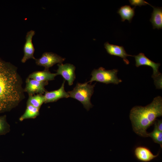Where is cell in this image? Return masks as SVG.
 I'll return each instance as SVG.
<instances>
[{
  "mask_svg": "<svg viewBox=\"0 0 162 162\" xmlns=\"http://www.w3.org/2000/svg\"><path fill=\"white\" fill-rule=\"evenodd\" d=\"M22 84L16 68L0 58V113L10 111L22 100Z\"/></svg>",
  "mask_w": 162,
  "mask_h": 162,
  "instance_id": "6da1fadb",
  "label": "cell"
},
{
  "mask_svg": "<svg viewBox=\"0 0 162 162\" xmlns=\"http://www.w3.org/2000/svg\"><path fill=\"white\" fill-rule=\"evenodd\" d=\"M162 116V98L158 96L146 106L134 107L129 117L134 132L140 136L147 137V129L154 124L158 117Z\"/></svg>",
  "mask_w": 162,
  "mask_h": 162,
  "instance_id": "7a4b0ae2",
  "label": "cell"
},
{
  "mask_svg": "<svg viewBox=\"0 0 162 162\" xmlns=\"http://www.w3.org/2000/svg\"><path fill=\"white\" fill-rule=\"evenodd\" d=\"M95 84L92 85L88 82L83 83H78L73 89L68 93L69 97L80 101L87 110L93 105L91 102V98L94 92Z\"/></svg>",
  "mask_w": 162,
  "mask_h": 162,
  "instance_id": "3957f363",
  "label": "cell"
},
{
  "mask_svg": "<svg viewBox=\"0 0 162 162\" xmlns=\"http://www.w3.org/2000/svg\"><path fill=\"white\" fill-rule=\"evenodd\" d=\"M118 71L117 69L107 70L103 67L94 69L91 73L92 76L90 80L87 82L91 83L96 81L106 84H118L122 81L117 76Z\"/></svg>",
  "mask_w": 162,
  "mask_h": 162,
  "instance_id": "277c9868",
  "label": "cell"
},
{
  "mask_svg": "<svg viewBox=\"0 0 162 162\" xmlns=\"http://www.w3.org/2000/svg\"><path fill=\"white\" fill-rule=\"evenodd\" d=\"M136 61V66L138 67L141 66L146 65L152 67L153 70V73L152 77L154 82L162 79V74L158 69L160 64L156 63L147 57L142 53H140L136 56H133Z\"/></svg>",
  "mask_w": 162,
  "mask_h": 162,
  "instance_id": "5b68a950",
  "label": "cell"
},
{
  "mask_svg": "<svg viewBox=\"0 0 162 162\" xmlns=\"http://www.w3.org/2000/svg\"><path fill=\"white\" fill-rule=\"evenodd\" d=\"M65 60L56 54L52 52H45L41 57L35 59L36 64L39 66L44 67L45 69L49 70L50 68L52 67L56 63L62 64Z\"/></svg>",
  "mask_w": 162,
  "mask_h": 162,
  "instance_id": "8992f818",
  "label": "cell"
},
{
  "mask_svg": "<svg viewBox=\"0 0 162 162\" xmlns=\"http://www.w3.org/2000/svg\"><path fill=\"white\" fill-rule=\"evenodd\" d=\"M48 84V81L40 82L28 77L24 91L27 92L29 96L36 93L42 94L46 91L45 86Z\"/></svg>",
  "mask_w": 162,
  "mask_h": 162,
  "instance_id": "52a82bcc",
  "label": "cell"
},
{
  "mask_svg": "<svg viewBox=\"0 0 162 162\" xmlns=\"http://www.w3.org/2000/svg\"><path fill=\"white\" fill-rule=\"evenodd\" d=\"M58 68L56 73L57 75H62L68 81L69 86L72 85L75 79V66L70 64H58Z\"/></svg>",
  "mask_w": 162,
  "mask_h": 162,
  "instance_id": "ba28073f",
  "label": "cell"
},
{
  "mask_svg": "<svg viewBox=\"0 0 162 162\" xmlns=\"http://www.w3.org/2000/svg\"><path fill=\"white\" fill-rule=\"evenodd\" d=\"M35 34L32 30L28 32L26 37V42L23 47L24 55L21 60L22 63H25L28 60L32 58L35 59L34 56L35 49L32 42V39Z\"/></svg>",
  "mask_w": 162,
  "mask_h": 162,
  "instance_id": "9c48e42d",
  "label": "cell"
},
{
  "mask_svg": "<svg viewBox=\"0 0 162 162\" xmlns=\"http://www.w3.org/2000/svg\"><path fill=\"white\" fill-rule=\"evenodd\" d=\"M104 45L109 54L122 58L126 64L129 63V62L127 57L128 56H133L127 54L123 46L110 44L108 42L105 43Z\"/></svg>",
  "mask_w": 162,
  "mask_h": 162,
  "instance_id": "30bf717a",
  "label": "cell"
},
{
  "mask_svg": "<svg viewBox=\"0 0 162 162\" xmlns=\"http://www.w3.org/2000/svg\"><path fill=\"white\" fill-rule=\"evenodd\" d=\"M64 83L65 81H64L60 88L58 90L50 92L46 91L44 95V103L53 102L62 98L69 97L68 94L64 90Z\"/></svg>",
  "mask_w": 162,
  "mask_h": 162,
  "instance_id": "8fae6325",
  "label": "cell"
},
{
  "mask_svg": "<svg viewBox=\"0 0 162 162\" xmlns=\"http://www.w3.org/2000/svg\"><path fill=\"white\" fill-rule=\"evenodd\" d=\"M134 153L136 158L143 162L150 161L158 156L159 153L154 155L149 148L143 146L137 147L135 149Z\"/></svg>",
  "mask_w": 162,
  "mask_h": 162,
  "instance_id": "7c38bea8",
  "label": "cell"
},
{
  "mask_svg": "<svg viewBox=\"0 0 162 162\" xmlns=\"http://www.w3.org/2000/svg\"><path fill=\"white\" fill-rule=\"evenodd\" d=\"M57 75L56 73H52L49 70L45 69L43 71L33 72L28 78L40 82L48 81L54 80Z\"/></svg>",
  "mask_w": 162,
  "mask_h": 162,
  "instance_id": "4fadbf2b",
  "label": "cell"
},
{
  "mask_svg": "<svg viewBox=\"0 0 162 162\" xmlns=\"http://www.w3.org/2000/svg\"><path fill=\"white\" fill-rule=\"evenodd\" d=\"M153 8L150 21L151 22L153 28L158 29L162 28V8L155 7L151 5Z\"/></svg>",
  "mask_w": 162,
  "mask_h": 162,
  "instance_id": "5bb4252c",
  "label": "cell"
},
{
  "mask_svg": "<svg viewBox=\"0 0 162 162\" xmlns=\"http://www.w3.org/2000/svg\"><path fill=\"white\" fill-rule=\"evenodd\" d=\"M135 7L132 8L129 5H125L119 9L117 13L121 16L122 21L124 22L127 20L130 22L135 15Z\"/></svg>",
  "mask_w": 162,
  "mask_h": 162,
  "instance_id": "9a60e30c",
  "label": "cell"
},
{
  "mask_svg": "<svg viewBox=\"0 0 162 162\" xmlns=\"http://www.w3.org/2000/svg\"><path fill=\"white\" fill-rule=\"evenodd\" d=\"M39 110L30 105L27 104L25 112L19 118V121H22L26 119L36 118L39 115Z\"/></svg>",
  "mask_w": 162,
  "mask_h": 162,
  "instance_id": "2e32d148",
  "label": "cell"
},
{
  "mask_svg": "<svg viewBox=\"0 0 162 162\" xmlns=\"http://www.w3.org/2000/svg\"><path fill=\"white\" fill-rule=\"evenodd\" d=\"M44 103V98L42 94L29 96L27 104L30 105L40 109L43 103Z\"/></svg>",
  "mask_w": 162,
  "mask_h": 162,
  "instance_id": "e0dca14e",
  "label": "cell"
},
{
  "mask_svg": "<svg viewBox=\"0 0 162 162\" xmlns=\"http://www.w3.org/2000/svg\"><path fill=\"white\" fill-rule=\"evenodd\" d=\"M148 137H151L154 142L159 144L162 148V132L157 129L155 126L152 131L148 133Z\"/></svg>",
  "mask_w": 162,
  "mask_h": 162,
  "instance_id": "ac0fdd59",
  "label": "cell"
},
{
  "mask_svg": "<svg viewBox=\"0 0 162 162\" xmlns=\"http://www.w3.org/2000/svg\"><path fill=\"white\" fill-rule=\"evenodd\" d=\"M5 115L0 116V136L5 135L10 131V126Z\"/></svg>",
  "mask_w": 162,
  "mask_h": 162,
  "instance_id": "d6986e66",
  "label": "cell"
},
{
  "mask_svg": "<svg viewBox=\"0 0 162 162\" xmlns=\"http://www.w3.org/2000/svg\"><path fill=\"white\" fill-rule=\"evenodd\" d=\"M130 4L132 5L136 6H141L142 5H146L147 4L150 5L148 3L143 0H129Z\"/></svg>",
  "mask_w": 162,
  "mask_h": 162,
  "instance_id": "ffe728a7",
  "label": "cell"
},
{
  "mask_svg": "<svg viewBox=\"0 0 162 162\" xmlns=\"http://www.w3.org/2000/svg\"><path fill=\"white\" fill-rule=\"evenodd\" d=\"M154 125L156 126L157 129L159 131L162 132V121L161 120H159L154 122Z\"/></svg>",
  "mask_w": 162,
  "mask_h": 162,
  "instance_id": "44dd1931",
  "label": "cell"
}]
</instances>
